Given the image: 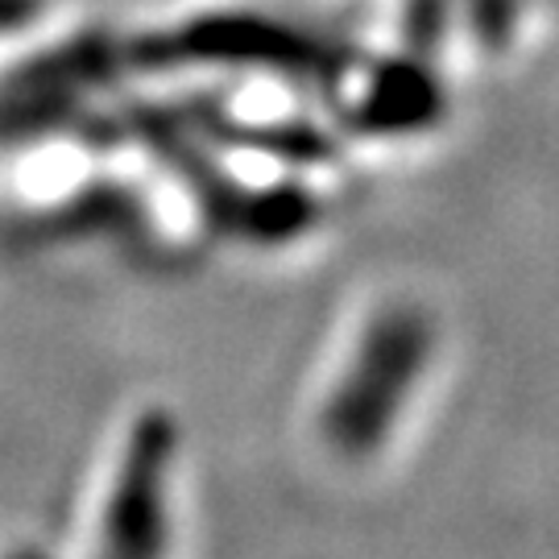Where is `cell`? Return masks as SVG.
<instances>
[{
    "mask_svg": "<svg viewBox=\"0 0 559 559\" xmlns=\"http://www.w3.org/2000/svg\"><path fill=\"white\" fill-rule=\"evenodd\" d=\"M55 21V0H0V50Z\"/></svg>",
    "mask_w": 559,
    "mask_h": 559,
    "instance_id": "3",
    "label": "cell"
},
{
    "mask_svg": "<svg viewBox=\"0 0 559 559\" xmlns=\"http://www.w3.org/2000/svg\"><path fill=\"white\" fill-rule=\"evenodd\" d=\"M92 551L162 556L179 535V427L162 406L124 423L92 501Z\"/></svg>",
    "mask_w": 559,
    "mask_h": 559,
    "instance_id": "2",
    "label": "cell"
},
{
    "mask_svg": "<svg viewBox=\"0 0 559 559\" xmlns=\"http://www.w3.org/2000/svg\"><path fill=\"white\" fill-rule=\"evenodd\" d=\"M443 323L415 290H378L332 340L311 406L307 436L340 473H369L390 460L419 415L440 369Z\"/></svg>",
    "mask_w": 559,
    "mask_h": 559,
    "instance_id": "1",
    "label": "cell"
}]
</instances>
